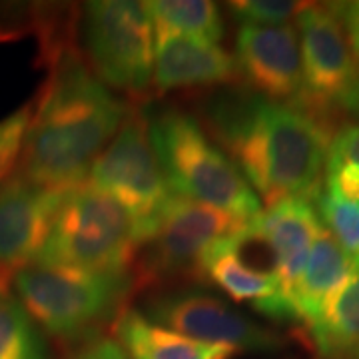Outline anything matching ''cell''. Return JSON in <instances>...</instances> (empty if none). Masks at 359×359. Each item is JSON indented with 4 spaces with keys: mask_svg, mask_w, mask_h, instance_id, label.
Returning <instances> with one entry per match:
<instances>
[{
    "mask_svg": "<svg viewBox=\"0 0 359 359\" xmlns=\"http://www.w3.org/2000/svg\"><path fill=\"white\" fill-rule=\"evenodd\" d=\"M68 190L42 188L14 174L0 182V285L39 257Z\"/></svg>",
    "mask_w": 359,
    "mask_h": 359,
    "instance_id": "8fae6325",
    "label": "cell"
},
{
    "mask_svg": "<svg viewBox=\"0 0 359 359\" xmlns=\"http://www.w3.org/2000/svg\"><path fill=\"white\" fill-rule=\"evenodd\" d=\"M0 359H50L44 332L8 285H0Z\"/></svg>",
    "mask_w": 359,
    "mask_h": 359,
    "instance_id": "ffe728a7",
    "label": "cell"
},
{
    "mask_svg": "<svg viewBox=\"0 0 359 359\" xmlns=\"http://www.w3.org/2000/svg\"><path fill=\"white\" fill-rule=\"evenodd\" d=\"M114 339L132 359H231V347L210 346L150 321L138 309L124 308L112 321Z\"/></svg>",
    "mask_w": 359,
    "mask_h": 359,
    "instance_id": "2e32d148",
    "label": "cell"
},
{
    "mask_svg": "<svg viewBox=\"0 0 359 359\" xmlns=\"http://www.w3.org/2000/svg\"><path fill=\"white\" fill-rule=\"evenodd\" d=\"M148 130L172 192L245 222L262 216L257 194L200 120L180 110H164L148 116Z\"/></svg>",
    "mask_w": 359,
    "mask_h": 359,
    "instance_id": "277c9868",
    "label": "cell"
},
{
    "mask_svg": "<svg viewBox=\"0 0 359 359\" xmlns=\"http://www.w3.org/2000/svg\"><path fill=\"white\" fill-rule=\"evenodd\" d=\"M306 330L320 358H347L359 346V269L327 297Z\"/></svg>",
    "mask_w": 359,
    "mask_h": 359,
    "instance_id": "ac0fdd59",
    "label": "cell"
},
{
    "mask_svg": "<svg viewBox=\"0 0 359 359\" xmlns=\"http://www.w3.org/2000/svg\"><path fill=\"white\" fill-rule=\"evenodd\" d=\"M347 358H349V359H359V346L355 347V349H353V351H351V353H349Z\"/></svg>",
    "mask_w": 359,
    "mask_h": 359,
    "instance_id": "4316f807",
    "label": "cell"
},
{
    "mask_svg": "<svg viewBox=\"0 0 359 359\" xmlns=\"http://www.w3.org/2000/svg\"><path fill=\"white\" fill-rule=\"evenodd\" d=\"M84 62L106 86L132 98L154 86L156 30L144 2L94 0L80 18Z\"/></svg>",
    "mask_w": 359,
    "mask_h": 359,
    "instance_id": "8992f818",
    "label": "cell"
},
{
    "mask_svg": "<svg viewBox=\"0 0 359 359\" xmlns=\"http://www.w3.org/2000/svg\"><path fill=\"white\" fill-rule=\"evenodd\" d=\"M144 4L152 16L156 36L178 34L210 44H219L224 39L218 4L210 0H154Z\"/></svg>",
    "mask_w": 359,
    "mask_h": 359,
    "instance_id": "d6986e66",
    "label": "cell"
},
{
    "mask_svg": "<svg viewBox=\"0 0 359 359\" xmlns=\"http://www.w3.org/2000/svg\"><path fill=\"white\" fill-rule=\"evenodd\" d=\"M32 112H34V104H25L16 112L0 120V182L6 180L11 170L20 160Z\"/></svg>",
    "mask_w": 359,
    "mask_h": 359,
    "instance_id": "cb8c5ba5",
    "label": "cell"
},
{
    "mask_svg": "<svg viewBox=\"0 0 359 359\" xmlns=\"http://www.w3.org/2000/svg\"><path fill=\"white\" fill-rule=\"evenodd\" d=\"M140 245L134 216L108 194L80 184L68 190L34 262L65 268L132 271Z\"/></svg>",
    "mask_w": 359,
    "mask_h": 359,
    "instance_id": "5b68a950",
    "label": "cell"
},
{
    "mask_svg": "<svg viewBox=\"0 0 359 359\" xmlns=\"http://www.w3.org/2000/svg\"><path fill=\"white\" fill-rule=\"evenodd\" d=\"M236 65L248 90L297 106L304 90L299 34L292 25H240Z\"/></svg>",
    "mask_w": 359,
    "mask_h": 359,
    "instance_id": "7c38bea8",
    "label": "cell"
},
{
    "mask_svg": "<svg viewBox=\"0 0 359 359\" xmlns=\"http://www.w3.org/2000/svg\"><path fill=\"white\" fill-rule=\"evenodd\" d=\"M256 222V219H254ZM254 222L174 194L132 264L136 290L170 280H202V262L214 245L248 230Z\"/></svg>",
    "mask_w": 359,
    "mask_h": 359,
    "instance_id": "52a82bcc",
    "label": "cell"
},
{
    "mask_svg": "<svg viewBox=\"0 0 359 359\" xmlns=\"http://www.w3.org/2000/svg\"><path fill=\"white\" fill-rule=\"evenodd\" d=\"M256 230L271 252L276 276L282 285V295L290 318L292 294L308 264L311 245L321 230V219L313 202L304 198H285L268 205L256 219Z\"/></svg>",
    "mask_w": 359,
    "mask_h": 359,
    "instance_id": "4fadbf2b",
    "label": "cell"
},
{
    "mask_svg": "<svg viewBox=\"0 0 359 359\" xmlns=\"http://www.w3.org/2000/svg\"><path fill=\"white\" fill-rule=\"evenodd\" d=\"M355 271L351 257L337 244L334 236L323 228L311 245L308 264L292 294L294 320L308 325L323 308L327 297Z\"/></svg>",
    "mask_w": 359,
    "mask_h": 359,
    "instance_id": "e0dca14e",
    "label": "cell"
},
{
    "mask_svg": "<svg viewBox=\"0 0 359 359\" xmlns=\"http://www.w3.org/2000/svg\"><path fill=\"white\" fill-rule=\"evenodd\" d=\"M311 2H294V0H242L230 2V13L240 20V25H290Z\"/></svg>",
    "mask_w": 359,
    "mask_h": 359,
    "instance_id": "603a6c76",
    "label": "cell"
},
{
    "mask_svg": "<svg viewBox=\"0 0 359 359\" xmlns=\"http://www.w3.org/2000/svg\"><path fill=\"white\" fill-rule=\"evenodd\" d=\"M204 128L268 205L285 198L318 200L334 136L318 116L231 88L205 102Z\"/></svg>",
    "mask_w": 359,
    "mask_h": 359,
    "instance_id": "6da1fadb",
    "label": "cell"
},
{
    "mask_svg": "<svg viewBox=\"0 0 359 359\" xmlns=\"http://www.w3.org/2000/svg\"><path fill=\"white\" fill-rule=\"evenodd\" d=\"M320 359H349V358H320Z\"/></svg>",
    "mask_w": 359,
    "mask_h": 359,
    "instance_id": "83f0119b",
    "label": "cell"
},
{
    "mask_svg": "<svg viewBox=\"0 0 359 359\" xmlns=\"http://www.w3.org/2000/svg\"><path fill=\"white\" fill-rule=\"evenodd\" d=\"M334 8L346 28L359 80V2H334Z\"/></svg>",
    "mask_w": 359,
    "mask_h": 359,
    "instance_id": "484cf974",
    "label": "cell"
},
{
    "mask_svg": "<svg viewBox=\"0 0 359 359\" xmlns=\"http://www.w3.org/2000/svg\"><path fill=\"white\" fill-rule=\"evenodd\" d=\"M248 230L222 240L205 254L202 280L216 283L231 299L250 304L268 318L292 320L276 271L268 266L254 264V259L248 257L244 245Z\"/></svg>",
    "mask_w": 359,
    "mask_h": 359,
    "instance_id": "5bb4252c",
    "label": "cell"
},
{
    "mask_svg": "<svg viewBox=\"0 0 359 359\" xmlns=\"http://www.w3.org/2000/svg\"><path fill=\"white\" fill-rule=\"evenodd\" d=\"M295 25L304 70V90L297 106L325 124L335 114H359L358 70L334 4H309Z\"/></svg>",
    "mask_w": 359,
    "mask_h": 359,
    "instance_id": "9c48e42d",
    "label": "cell"
},
{
    "mask_svg": "<svg viewBox=\"0 0 359 359\" xmlns=\"http://www.w3.org/2000/svg\"><path fill=\"white\" fill-rule=\"evenodd\" d=\"M118 100L76 50L54 48L52 72L26 130L16 174L28 182L72 190L126 120Z\"/></svg>",
    "mask_w": 359,
    "mask_h": 359,
    "instance_id": "7a4b0ae2",
    "label": "cell"
},
{
    "mask_svg": "<svg viewBox=\"0 0 359 359\" xmlns=\"http://www.w3.org/2000/svg\"><path fill=\"white\" fill-rule=\"evenodd\" d=\"M66 359H132V355L114 337L96 335L84 344H78Z\"/></svg>",
    "mask_w": 359,
    "mask_h": 359,
    "instance_id": "d4e9b609",
    "label": "cell"
},
{
    "mask_svg": "<svg viewBox=\"0 0 359 359\" xmlns=\"http://www.w3.org/2000/svg\"><path fill=\"white\" fill-rule=\"evenodd\" d=\"M323 188L359 202V124H346L332 136Z\"/></svg>",
    "mask_w": 359,
    "mask_h": 359,
    "instance_id": "44dd1931",
    "label": "cell"
},
{
    "mask_svg": "<svg viewBox=\"0 0 359 359\" xmlns=\"http://www.w3.org/2000/svg\"><path fill=\"white\" fill-rule=\"evenodd\" d=\"M84 184L128 210L138 224L142 244L174 198L150 140L148 114L130 108L114 138L90 166Z\"/></svg>",
    "mask_w": 359,
    "mask_h": 359,
    "instance_id": "ba28073f",
    "label": "cell"
},
{
    "mask_svg": "<svg viewBox=\"0 0 359 359\" xmlns=\"http://www.w3.org/2000/svg\"><path fill=\"white\" fill-rule=\"evenodd\" d=\"M316 204L323 228L351 257L353 268L359 269V202L341 198L323 188Z\"/></svg>",
    "mask_w": 359,
    "mask_h": 359,
    "instance_id": "7402d4cb",
    "label": "cell"
},
{
    "mask_svg": "<svg viewBox=\"0 0 359 359\" xmlns=\"http://www.w3.org/2000/svg\"><path fill=\"white\" fill-rule=\"evenodd\" d=\"M14 294L40 330L62 344H84L114 321L130 294L132 271H88L32 262L13 278Z\"/></svg>",
    "mask_w": 359,
    "mask_h": 359,
    "instance_id": "3957f363",
    "label": "cell"
},
{
    "mask_svg": "<svg viewBox=\"0 0 359 359\" xmlns=\"http://www.w3.org/2000/svg\"><path fill=\"white\" fill-rule=\"evenodd\" d=\"M144 308L150 321L202 344L259 353L283 347V337L278 332L252 321L218 295L198 287H176L152 294Z\"/></svg>",
    "mask_w": 359,
    "mask_h": 359,
    "instance_id": "30bf717a",
    "label": "cell"
},
{
    "mask_svg": "<svg viewBox=\"0 0 359 359\" xmlns=\"http://www.w3.org/2000/svg\"><path fill=\"white\" fill-rule=\"evenodd\" d=\"M240 80L236 58L219 44L168 34L156 36L154 88H205Z\"/></svg>",
    "mask_w": 359,
    "mask_h": 359,
    "instance_id": "9a60e30c",
    "label": "cell"
}]
</instances>
